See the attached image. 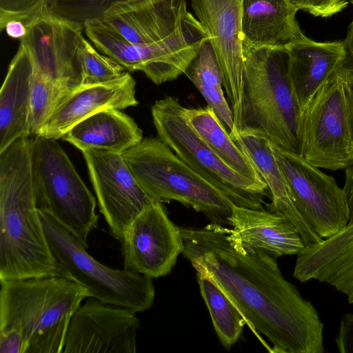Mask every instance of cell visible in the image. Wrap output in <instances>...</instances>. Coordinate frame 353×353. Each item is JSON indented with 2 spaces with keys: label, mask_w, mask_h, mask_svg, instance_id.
Segmentation results:
<instances>
[{
  "label": "cell",
  "mask_w": 353,
  "mask_h": 353,
  "mask_svg": "<svg viewBox=\"0 0 353 353\" xmlns=\"http://www.w3.org/2000/svg\"><path fill=\"white\" fill-rule=\"evenodd\" d=\"M179 230L183 256L212 279L268 352H325L318 311L284 278L276 259L248 247L224 225Z\"/></svg>",
  "instance_id": "1"
},
{
  "label": "cell",
  "mask_w": 353,
  "mask_h": 353,
  "mask_svg": "<svg viewBox=\"0 0 353 353\" xmlns=\"http://www.w3.org/2000/svg\"><path fill=\"white\" fill-rule=\"evenodd\" d=\"M31 138L0 152V281L61 276L37 205Z\"/></svg>",
  "instance_id": "2"
},
{
  "label": "cell",
  "mask_w": 353,
  "mask_h": 353,
  "mask_svg": "<svg viewBox=\"0 0 353 353\" xmlns=\"http://www.w3.org/2000/svg\"><path fill=\"white\" fill-rule=\"evenodd\" d=\"M244 79L239 132L267 138L302 154L303 109L295 94L287 48L254 47L243 41Z\"/></svg>",
  "instance_id": "3"
},
{
  "label": "cell",
  "mask_w": 353,
  "mask_h": 353,
  "mask_svg": "<svg viewBox=\"0 0 353 353\" xmlns=\"http://www.w3.org/2000/svg\"><path fill=\"white\" fill-rule=\"evenodd\" d=\"M0 330L21 334L23 353H61L86 289L63 276L0 281Z\"/></svg>",
  "instance_id": "4"
},
{
  "label": "cell",
  "mask_w": 353,
  "mask_h": 353,
  "mask_svg": "<svg viewBox=\"0 0 353 353\" xmlns=\"http://www.w3.org/2000/svg\"><path fill=\"white\" fill-rule=\"evenodd\" d=\"M121 155L139 185L154 201H176L203 213L211 223L229 225L235 205L232 199L157 137L143 138Z\"/></svg>",
  "instance_id": "5"
},
{
  "label": "cell",
  "mask_w": 353,
  "mask_h": 353,
  "mask_svg": "<svg viewBox=\"0 0 353 353\" xmlns=\"http://www.w3.org/2000/svg\"><path fill=\"white\" fill-rule=\"evenodd\" d=\"M39 213L61 276L82 286L90 297L105 303L136 313L152 306L155 296L152 279L99 263L62 224L40 210Z\"/></svg>",
  "instance_id": "6"
},
{
  "label": "cell",
  "mask_w": 353,
  "mask_h": 353,
  "mask_svg": "<svg viewBox=\"0 0 353 353\" xmlns=\"http://www.w3.org/2000/svg\"><path fill=\"white\" fill-rule=\"evenodd\" d=\"M31 165L37 205L62 224L86 248L97 227L96 199L57 139L31 137Z\"/></svg>",
  "instance_id": "7"
},
{
  "label": "cell",
  "mask_w": 353,
  "mask_h": 353,
  "mask_svg": "<svg viewBox=\"0 0 353 353\" xmlns=\"http://www.w3.org/2000/svg\"><path fill=\"white\" fill-rule=\"evenodd\" d=\"M85 32L95 48L130 72L141 71L156 85L185 74L208 36L188 11L177 28L149 44H134L103 22L85 25Z\"/></svg>",
  "instance_id": "8"
},
{
  "label": "cell",
  "mask_w": 353,
  "mask_h": 353,
  "mask_svg": "<svg viewBox=\"0 0 353 353\" xmlns=\"http://www.w3.org/2000/svg\"><path fill=\"white\" fill-rule=\"evenodd\" d=\"M185 108L172 96L155 101L151 113L157 137L235 205L263 210L267 190L234 171L209 148L188 122Z\"/></svg>",
  "instance_id": "9"
},
{
  "label": "cell",
  "mask_w": 353,
  "mask_h": 353,
  "mask_svg": "<svg viewBox=\"0 0 353 353\" xmlns=\"http://www.w3.org/2000/svg\"><path fill=\"white\" fill-rule=\"evenodd\" d=\"M339 70L318 90L302 114L303 157L318 168L331 170L345 169L353 161Z\"/></svg>",
  "instance_id": "10"
},
{
  "label": "cell",
  "mask_w": 353,
  "mask_h": 353,
  "mask_svg": "<svg viewBox=\"0 0 353 353\" xmlns=\"http://www.w3.org/2000/svg\"><path fill=\"white\" fill-rule=\"evenodd\" d=\"M277 163L286 181L294 207L322 239L330 238L349 223L343 188L302 154L282 150L272 143Z\"/></svg>",
  "instance_id": "11"
},
{
  "label": "cell",
  "mask_w": 353,
  "mask_h": 353,
  "mask_svg": "<svg viewBox=\"0 0 353 353\" xmlns=\"http://www.w3.org/2000/svg\"><path fill=\"white\" fill-rule=\"evenodd\" d=\"M242 3L243 0H191L197 20L215 53L238 132L241 121L244 79Z\"/></svg>",
  "instance_id": "12"
},
{
  "label": "cell",
  "mask_w": 353,
  "mask_h": 353,
  "mask_svg": "<svg viewBox=\"0 0 353 353\" xmlns=\"http://www.w3.org/2000/svg\"><path fill=\"white\" fill-rule=\"evenodd\" d=\"M20 40L35 70L71 92L83 84V28L46 11L27 26Z\"/></svg>",
  "instance_id": "13"
},
{
  "label": "cell",
  "mask_w": 353,
  "mask_h": 353,
  "mask_svg": "<svg viewBox=\"0 0 353 353\" xmlns=\"http://www.w3.org/2000/svg\"><path fill=\"white\" fill-rule=\"evenodd\" d=\"M123 269L151 279L164 276L183 250L179 227L162 202L154 201L128 225L123 235Z\"/></svg>",
  "instance_id": "14"
},
{
  "label": "cell",
  "mask_w": 353,
  "mask_h": 353,
  "mask_svg": "<svg viewBox=\"0 0 353 353\" xmlns=\"http://www.w3.org/2000/svg\"><path fill=\"white\" fill-rule=\"evenodd\" d=\"M82 154L100 212L112 235L121 242L128 225L156 201L139 185L121 153L88 150Z\"/></svg>",
  "instance_id": "15"
},
{
  "label": "cell",
  "mask_w": 353,
  "mask_h": 353,
  "mask_svg": "<svg viewBox=\"0 0 353 353\" xmlns=\"http://www.w3.org/2000/svg\"><path fill=\"white\" fill-rule=\"evenodd\" d=\"M135 314L88 297L71 317L62 352H136L140 322Z\"/></svg>",
  "instance_id": "16"
},
{
  "label": "cell",
  "mask_w": 353,
  "mask_h": 353,
  "mask_svg": "<svg viewBox=\"0 0 353 353\" xmlns=\"http://www.w3.org/2000/svg\"><path fill=\"white\" fill-rule=\"evenodd\" d=\"M135 86V80L126 72L112 81L83 84L61 100L40 135L57 140L75 125L99 112L137 105Z\"/></svg>",
  "instance_id": "17"
},
{
  "label": "cell",
  "mask_w": 353,
  "mask_h": 353,
  "mask_svg": "<svg viewBox=\"0 0 353 353\" xmlns=\"http://www.w3.org/2000/svg\"><path fill=\"white\" fill-rule=\"evenodd\" d=\"M187 12L186 0H128L114 3L103 23L129 42L144 45L174 32Z\"/></svg>",
  "instance_id": "18"
},
{
  "label": "cell",
  "mask_w": 353,
  "mask_h": 353,
  "mask_svg": "<svg viewBox=\"0 0 353 353\" xmlns=\"http://www.w3.org/2000/svg\"><path fill=\"white\" fill-rule=\"evenodd\" d=\"M293 276L301 282L327 283L353 305V222L334 236L305 246L297 255Z\"/></svg>",
  "instance_id": "19"
},
{
  "label": "cell",
  "mask_w": 353,
  "mask_h": 353,
  "mask_svg": "<svg viewBox=\"0 0 353 353\" xmlns=\"http://www.w3.org/2000/svg\"><path fill=\"white\" fill-rule=\"evenodd\" d=\"M229 225L245 245L274 259L298 255L305 247L294 224L269 210L234 205Z\"/></svg>",
  "instance_id": "20"
},
{
  "label": "cell",
  "mask_w": 353,
  "mask_h": 353,
  "mask_svg": "<svg viewBox=\"0 0 353 353\" xmlns=\"http://www.w3.org/2000/svg\"><path fill=\"white\" fill-rule=\"evenodd\" d=\"M293 88L301 108L346 64L343 41L316 42L305 37L288 48Z\"/></svg>",
  "instance_id": "21"
},
{
  "label": "cell",
  "mask_w": 353,
  "mask_h": 353,
  "mask_svg": "<svg viewBox=\"0 0 353 353\" xmlns=\"http://www.w3.org/2000/svg\"><path fill=\"white\" fill-rule=\"evenodd\" d=\"M288 0H243V41L254 47L288 48L305 36Z\"/></svg>",
  "instance_id": "22"
},
{
  "label": "cell",
  "mask_w": 353,
  "mask_h": 353,
  "mask_svg": "<svg viewBox=\"0 0 353 353\" xmlns=\"http://www.w3.org/2000/svg\"><path fill=\"white\" fill-rule=\"evenodd\" d=\"M33 74L30 57L20 43L0 90V152L17 139L28 136Z\"/></svg>",
  "instance_id": "23"
},
{
  "label": "cell",
  "mask_w": 353,
  "mask_h": 353,
  "mask_svg": "<svg viewBox=\"0 0 353 353\" xmlns=\"http://www.w3.org/2000/svg\"><path fill=\"white\" fill-rule=\"evenodd\" d=\"M234 142L252 160L267 183L272 203L269 211L280 214L292 221L298 229L305 246L323 240L301 216L294 207L283 174L274 157L272 143L265 137L239 132Z\"/></svg>",
  "instance_id": "24"
},
{
  "label": "cell",
  "mask_w": 353,
  "mask_h": 353,
  "mask_svg": "<svg viewBox=\"0 0 353 353\" xmlns=\"http://www.w3.org/2000/svg\"><path fill=\"white\" fill-rule=\"evenodd\" d=\"M81 152L101 150L122 153L140 143L143 132L119 109L99 112L81 121L61 138Z\"/></svg>",
  "instance_id": "25"
},
{
  "label": "cell",
  "mask_w": 353,
  "mask_h": 353,
  "mask_svg": "<svg viewBox=\"0 0 353 353\" xmlns=\"http://www.w3.org/2000/svg\"><path fill=\"white\" fill-rule=\"evenodd\" d=\"M185 116L191 127L225 164L268 191L256 166L230 137L212 108H185Z\"/></svg>",
  "instance_id": "26"
},
{
  "label": "cell",
  "mask_w": 353,
  "mask_h": 353,
  "mask_svg": "<svg viewBox=\"0 0 353 353\" xmlns=\"http://www.w3.org/2000/svg\"><path fill=\"white\" fill-rule=\"evenodd\" d=\"M185 74L199 91L220 120L230 130L234 140L239 133L236 130L232 111L224 96L223 79L213 48L206 39Z\"/></svg>",
  "instance_id": "27"
},
{
  "label": "cell",
  "mask_w": 353,
  "mask_h": 353,
  "mask_svg": "<svg viewBox=\"0 0 353 353\" xmlns=\"http://www.w3.org/2000/svg\"><path fill=\"white\" fill-rule=\"evenodd\" d=\"M201 294L222 345L229 350L239 339L245 321L232 302L201 269L196 268Z\"/></svg>",
  "instance_id": "28"
},
{
  "label": "cell",
  "mask_w": 353,
  "mask_h": 353,
  "mask_svg": "<svg viewBox=\"0 0 353 353\" xmlns=\"http://www.w3.org/2000/svg\"><path fill=\"white\" fill-rule=\"evenodd\" d=\"M66 90L34 68L28 117V136L40 135Z\"/></svg>",
  "instance_id": "29"
},
{
  "label": "cell",
  "mask_w": 353,
  "mask_h": 353,
  "mask_svg": "<svg viewBox=\"0 0 353 353\" xmlns=\"http://www.w3.org/2000/svg\"><path fill=\"white\" fill-rule=\"evenodd\" d=\"M125 1L128 0H47L43 10L84 29L88 23L103 22L106 11L114 3Z\"/></svg>",
  "instance_id": "30"
},
{
  "label": "cell",
  "mask_w": 353,
  "mask_h": 353,
  "mask_svg": "<svg viewBox=\"0 0 353 353\" xmlns=\"http://www.w3.org/2000/svg\"><path fill=\"white\" fill-rule=\"evenodd\" d=\"M83 84L108 82L121 77L124 68L114 59L101 55L86 40L82 51Z\"/></svg>",
  "instance_id": "31"
},
{
  "label": "cell",
  "mask_w": 353,
  "mask_h": 353,
  "mask_svg": "<svg viewBox=\"0 0 353 353\" xmlns=\"http://www.w3.org/2000/svg\"><path fill=\"white\" fill-rule=\"evenodd\" d=\"M47 0H0V30L10 20L22 21L27 27L43 11Z\"/></svg>",
  "instance_id": "32"
},
{
  "label": "cell",
  "mask_w": 353,
  "mask_h": 353,
  "mask_svg": "<svg viewBox=\"0 0 353 353\" xmlns=\"http://www.w3.org/2000/svg\"><path fill=\"white\" fill-rule=\"evenodd\" d=\"M298 10H304L315 17H331L347 6L345 0H288Z\"/></svg>",
  "instance_id": "33"
},
{
  "label": "cell",
  "mask_w": 353,
  "mask_h": 353,
  "mask_svg": "<svg viewBox=\"0 0 353 353\" xmlns=\"http://www.w3.org/2000/svg\"><path fill=\"white\" fill-rule=\"evenodd\" d=\"M335 343L339 352L353 353V314L341 318Z\"/></svg>",
  "instance_id": "34"
},
{
  "label": "cell",
  "mask_w": 353,
  "mask_h": 353,
  "mask_svg": "<svg viewBox=\"0 0 353 353\" xmlns=\"http://www.w3.org/2000/svg\"><path fill=\"white\" fill-rule=\"evenodd\" d=\"M339 72L342 79L347 109L353 154V65L347 66L346 63L340 69Z\"/></svg>",
  "instance_id": "35"
},
{
  "label": "cell",
  "mask_w": 353,
  "mask_h": 353,
  "mask_svg": "<svg viewBox=\"0 0 353 353\" xmlns=\"http://www.w3.org/2000/svg\"><path fill=\"white\" fill-rule=\"evenodd\" d=\"M21 333L15 329L0 330V353H23Z\"/></svg>",
  "instance_id": "36"
},
{
  "label": "cell",
  "mask_w": 353,
  "mask_h": 353,
  "mask_svg": "<svg viewBox=\"0 0 353 353\" xmlns=\"http://www.w3.org/2000/svg\"><path fill=\"white\" fill-rule=\"evenodd\" d=\"M345 181L343 191L349 214V223L353 222V161L345 168Z\"/></svg>",
  "instance_id": "37"
},
{
  "label": "cell",
  "mask_w": 353,
  "mask_h": 353,
  "mask_svg": "<svg viewBox=\"0 0 353 353\" xmlns=\"http://www.w3.org/2000/svg\"><path fill=\"white\" fill-rule=\"evenodd\" d=\"M4 30L10 37L19 40H21L26 35L28 31L25 23L20 20L8 21Z\"/></svg>",
  "instance_id": "38"
},
{
  "label": "cell",
  "mask_w": 353,
  "mask_h": 353,
  "mask_svg": "<svg viewBox=\"0 0 353 353\" xmlns=\"http://www.w3.org/2000/svg\"><path fill=\"white\" fill-rule=\"evenodd\" d=\"M353 4V2H351ZM347 51L353 56V20L349 26L347 34L343 41Z\"/></svg>",
  "instance_id": "39"
},
{
  "label": "cell",
  "mask_w": 353,
  "mask_h": 353,
  "mask_svg": "<svg viewBox=\"0 0 353 353\" xmlns=\"http://www.w3.org/2000/svg\"><path fill=\"white\" fill-rule=\"evenodd\" d=\"M351 2H353V0H350Z\"/></svg>",
  "instance_id": "40"
}]
</instances>
